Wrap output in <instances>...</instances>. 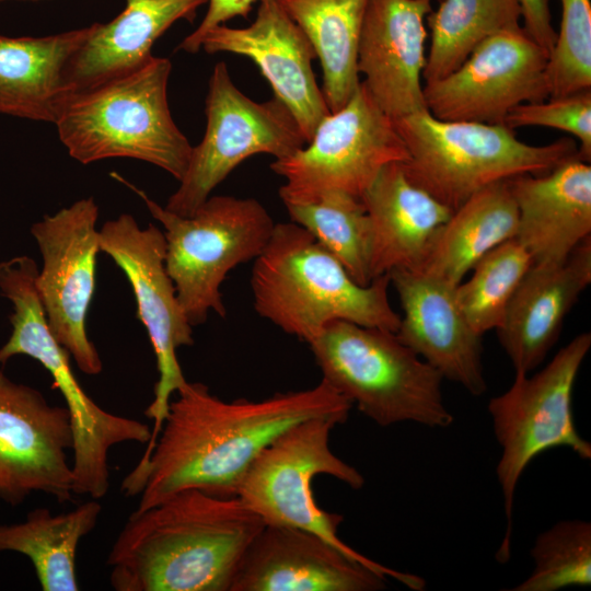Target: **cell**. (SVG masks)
<instances>
[{"label":"cell","mask_w":591,"mask_h":591,"mask_svg":"<svg viewBox=\"0 0 591 591\" xmlns=\"http://www.w3.org/2000/svg\"><path fill=\"white\" fill-rule=\"evenodd\" d=\"M352 404L326 381L302 391L276 393L260 401H223L200 382H186L169 413L142 468L121 483L125 496H139L146 510L188 488L236 497L257 455L293 425L325 417L343 424Z\"/></svg>","instance_id":"cell-1"},{"label":"cell","mask_w":591,"mask_h":591,"mask_svg":"<svg viewBox=\"0 0 591 591\" xmlns=\"http://www.w3.org/2000/svg\"><path fill=\"white\" fill-rule=\"evenodd\" d=\"M265 523L237 497L195 488L134 511L107 557L116 591H230Z\"/></svg>","instance_id":"cell-2"},{"label":"cell","mask_w":591,"mask_h":591,"mask_svg":"<svg viewBox=\"0 0 591 591\" xmlns=\"http://www.w3.org/2000/svg\"><path fill=\"white\" fill-rule=\"evenodd\" d=\"M256 313L286 334L312 341L334 321L396 333L401 315L389 300V274L357 283L345 267L301 225L275 223L253 260Z\"/></svg>","instance_id":"cell-3"},{"label":"cell","mask_w":591,"mask_h":591,"mask_svg":"<svg viewBox=\"0 0 591 591\" xmlns=\"http://www.w3.org/2000/svg\"><path fill=\"white\" fill-rule=\"evenodd\" d=\"M171 71L170 59L153 56L127 76L72 94L54 124L69 155L82 164L140 160L179 181L193 146L171 115Z\"/></svg>","instance_id":"cell-4"},{"label":"cell","mask_w":591,"mask_h":591,"mask_svg":"<svg viewBox=\"0 0 591 591\" xmlns=\"http://www.w3.org/2000/svg\"><path fill=\"white\" fill-rule=\"evenodd\" d=\"M393 121L408 152L406 176L452 211L495 183L547 173L579 150L568 137L534 146L505 125L442 120L427 109Z\"/></svg>","instance_id":"cell-5"},{"label":"cell","mask_w":591,"mask_h":591,"mask_svg":"<svg viewBox=\"0 0 591 591\" xmlns=\"http://www.w3.org/2000/svg\"><path fill=\"white\" fill-rule=\"evenodd\" d=\"M38 268L28 256L0 263V290L11 302L12 332L0 348V363L22 355L38 361L66 402L72 430L73 494L102 499L109 489L108 455L124 442L148 443L151 428L99 406L76 378L70 354L50 332L36 289Z\"/></svg>","instance_id":"cell-6"},{"label":"cell","mask_w":591,"mask_h":591,"mask_svg":"<svg viewBox=\"0 0 591 591\" xmlns=\"http://www.w3.org/2000/svg\"><path fill=\"white\" fill-rule=\"evenodd\" d=\"M309 346L322 380L379 426L453 424L442 396V375L395 333L334 321Z\"/></svg>","instance_id":"cell-7"},{"label":"cell","mask_w":591,"mask_h":591,"mask_svg":"<svg viewBox=\"0 0 591 591\" xmlns=\"http://www.w3.org/2000/svg\"><path fill=\"white\" fill-rule=\"evenodd\" d=\"M337 425L335 419L316 417L287 429L250 465L236 497L260 517L265 525L315 533L378 575L412 590H424V578L385 567L344 543L338 536L343 515L329 513L316 503L312 483L317 475L332 476L355 490L364 485L361 473L329 448V433Z\"/></svg>","instance_id":"cell-8"},{"label":"cell","mask_w":591,"mask_h":591,"mask_svg":"<svg viewBox=\"0 0 591 591\" xmlns=\"http://www.w3.org/2000/svg\"><path fill=\"white\" fill-rule=\"evenodd\" d=\"M164 228L165 268L192 326L210 312L225 317L220 287L236 266L254 260L268 243L275 222L254 198L210 196L190 216L169 211L118 174Z\"/></svg>","instance_id":"cell-9"},{"label":"cell","mask_w":591,"mask_h":591,"mask_svg":"<svg viewBox=\"0 0 591 591\" xmlns=\"http://www.w3.org/2000/svg\"><path fill=\"white\" fill-rule=\"evenodd\" d=\"M590 347L591 334H579L534 375L515 371L511 386L488 403L501 448L496 475L507 519L497 552L499 563L510 559L514 495L529 464L545 451L561 447L580 459H591V444L579 434L572 413L575 382Z\"/></svg>","instance_id":"cell-10"},{"label":"cell","mask_w":591,"mask_h":591,"mask_svg":"<svg viewBox=\"0 0 591 591\" xmlns=\"http://www.w3.org/2000/svg\"><path fill=\"white\" fill-rule=\"evenodd\" d=\"M407 160L393 118L360 81L347 104L329 113L303 148L275 159L270 169L286 181L279 188L283 205L304 204L329 192L361 199L384 166Z\"/></svg>","instance_id":"cell-11"},{"label":"cell","mask_w":591,"mask_h":591,"mask_svg":"<svg viewBox=\"0 0 591 591\" xmlns=\"http://www.w3.org/2000/svg\"><path fill=\"white\" fill-rule=\"evenodd\" d=\"M206 130L192 148L178 188L164 206L190 216L244 160L256 154L289 157L306 144L288 107L277 97L255 102L233 83L227 63L215 65L205 102Z\"/></svg>","instance_id":"cell-12"},{"label":"cell","mask_w":591,"mask_h":591,"mask_svg":"<svg viewBox=\"0 0 591 591\" xmlns=\"http://www.w3.org/2000/svg\"><path fill=\"white\" fill-rule=\"evenodd\" d=\"M100 248L125 274L132 289L137 315L152 345L159 379L153 399L143 414L153 421L151 438L139 463L144 464L169 413L172 396L187 382L176 350L194 344L193 326L165 268L163 232L149 224L142 229L129 213L106 221L100 230Z\"/></svg>","instance_id":"cell-13"},{"label":"cell","mask_w":591,"mask_h":591,"mask_svg":"<svg viewBox=\"0 0 591 591\" xmlns=\"http://www.w3.org/2000/svg\"><path fill=\"white\" fill-rule=\"evenodd\" d=\"M93 197L81 198L31 227L43 267L36 289L47 324L77 367L85 374L102 372L101 357L88 336L86 315L95 290L100 230Z\"/></svg>","instance_id":"cell-14"},{"label":"cell","mask_w":591,"mask_h":591,"mask_svg":"<svg viewBox=\"0 0 591 591\" xmlns=\"http://www.w3.org/2000/svg\"><path fill=\"white\" fill-rule=\"evenodd\" d=\"M548 56L523 26L497 33L448 76L424 83L426 108L442 120L503 125L515 106L549 96Z\"/></svg>","instance_id":"cell-15"},{"label":"cell","mask_w":591,"mask_h":591,"mask_svg":"<svg viewBox=\"0 0 591 591\" xmlns=\"http://www.w3.org/2000/svg\"><path fill=\"white\" fill-rule=\"evenodd\" d=\"M73 438L66 407L0 368V500L11 507L34 493L71 500Z\"/></svg>","instance_id":"cell-16"},{"label":"cell","mask_w":591,"mask_h":591,"mask_svg":"<svg viewBox=\"0 0 591 591\" xmlns=\"http://www.w3.org/2000/svg\"><path fill=\"white\" fill-rule=\"evenodd\" d=\"M258 1L251 25H217L202 36L200 49L250 58L270 83L275 97L291 112L308 143L331 113L312 69L315 50L279 0Z\"/></svg>","instance_id":"cell-17"},{"label":"cell","mask_w":591,"mask_h":591,"mask_svg":"<svg viewBox=\"0 0 591 591\" xmlns=\"http://www.w3.org/2000/svg\"><path fill=\"white\" fill-rule=\"evenodd\" d=\"M431 0H368L358 46L361 81L379 107L396 119L426 108V19Z\"/></svg>","instance_id":"cell-18"},{"label":"cell","mask_w":591,"mask_h":591,"mask_svg":"<svg viewBox=\"0 0 591 591\" xmlns=\"http://www.w3.org/2000/svg\"><path fill=\"white\" fill-rule=\"evenodd\" d=\"M389 276L403 310L397 338L443 379L483 395L487 383L482 336L460 311L456 286L415 269H394Z\"/></svg>","instance_id":"cell-19"},{"label":"cell","mask_w":591,"mask_h":591,"mask_svg":"<svg viewBox=\"0 0 591 591\" xmlns=\"http://www.w3.org/2000/svg\"><path fill=\"white\" fill-rule=\"evenodd\" d=\"M385 581L315 533L264 525L245 551L230 591H376Z\"/></svg>","instance_id":"cell-20"},{"label":"cell","mask_w":591,"mask_h":591,"mask_svg":"<svg viewBox=\"0 0 591 591\" xmlns=\"http://www.w3.org/2000/svg\"><path fill=\"white\" fill-rule=\"evenodd\" d=\"M518 208L515 237L534 265L565 262L591 235V165L573 157L547 173L507 181Z\"/></svg>","instance_id":"cell-21"},{"label":"cell","mask_w":591,"mask_h":591,"mask_svg":"<svg viewBox=\"0 0 591 591\" xmlns=\"http://www.w3.org/2000/svg\"><path fill=\"white\" fill-rule=\"evenodd\" d=\"M590 282L591 236L560 264L531 266L496 329L514 371L529 373L544 361Z\"/></svg>","instance_id":"cell-22"},{"label":"cell","mask_w":591,"mask_h":591,"mask_svg":"<svg viewBox=\"0 0 591 591\" xmlns=\"http://www.w3.org/2000/svg\"><path fill=\"white\" fill-rule=\"evenodd\" d=\"M370 222L372 280L414 269L452 210L413 184L402 162L384 166L361 197Z\"/></svg>","instance_id":"cell-23"},{"label":"cell","mask_w":591,"mask_h":591,"mask_svg":"<svg viewBox=\"0 0 591 591\" xmlns=\"http://www.w3.org/2000/svg\"><path fill=\"white\" fill-rule=\"evenodd\" d=\"M208 0H126L120 14L93 31L73 54L67 69L72 93L127 76L152 57L157 39L179 20L193 21Z\"/></svg>","instance_id":"cell-24"},{"label":"cell","mask_w":591,"mask_h":591,"mask_svg":"<svg viewBox=\"0 0 591 591\" xmlns=\"http://www.w3.org/2000/svg\"><path fill=\"white\" fill-rule=\"evenodd\" d=\"M93 24L54 35H0V114L55 124L73 94L66 69Z\"/></svg>","instance_id":"cell-25"},{"label":"cell","mask_w":591,"mask_h":591,"mask_svg":"<svg viewBox=\"0 0 591 591\" xmlns=\"http://www.w3.org/2000/svg\"><path fill=\"white\" fill-rule=\"evenodd\" d=\"M518 219L508 182L495 183L452 212L414 269L457 286L484 255L515 237Z\"/></svg>","instance_id":"cell-26"},{"label":"cell","mask_w":591,"mask_h":591,"mask_svg":"<svg viewBox=\"0 0 591 591\" xmlns=\"http://www.w3.org/2000/svg\"><path fill=\"white\" fill-rule=\"evenodd\" d=\"M101 512L93 498L57 514L35 508L22 522L0 524V553L26 556L43 591H78V546L96 526Z\"/></svg>","instance_id":"cell-27"},{"label":"cell","mask_w":591,"mask_h":591,"mask_svg":"<svg viewBox=\"0 0 591 591\" xmlns=\"http://www.w3.org/2000/svg\"><path fill=\"white\" fill-rule=\"evenodd\" d=\"M318 58L331 113L347 104L360 84L358 46L368 0H279Z\"/></svg>","instance_id":"cell-28"},{"label":"cell","mask_w":591,"mask_h":591,"mask_svg":"<svg viewBox=\"0 0 591 591\" xmlns=\"http://www.w3.org/2000/svg\"><path fill=\"white\" fill-rule=\"evenodd\" d=\"M426 21L430 47L425 83L448 76L488 37L521 26L518 0H439Z\"/></svg>","instance_id":"cell-29"},{"label":"cell","mask_w":591,"mask_h":591,"mask_svg":"<svg viewBox=\"0 0 591 591\" xmlns=\"http://www.w3.org/2000/svg\"><path fill=\"white\" fill-rule=\"evenodd\" d=\"M290 220L311 233L361 286L371 283L370 222L360 198L329 192L317 200L285 204Z\"/></svg>","instance_id":"cell-30"},{"label":"cell","mask_w":591,"mask_h":591,"mask_svg":"<svg viewBox=\"0 0 591 591\" xmlns=\"http://www.w3.org/2000/svg\"><path fill=\"white\" fill-rule=\"evenodd\" d=\"M532 265L525 247L511 239L484 255L472 268V277L456 286L457 306L477 335L501 325L515 289Z\"/></svg>","instance_id":"cell-31"},{"label":"cell","mask_w":591,"mask_h":591,"mask_svg":"<svg viewBox=\"0 0 591 591\" xmlns=\"http://www.w3.org/2000/svg\"><path fill=\"white\" fill-rule=\"evenodd\" d=\"M531 573L511 591H556L591 584V523L559 521L540 533L530 549Z\"/></svg>","instance_id":"cell-32"},{"label":"cell","mask_w":591,"mask_h":591,"mask_svg":"<svg viewBox=\"0 0 591 591\" xmlns=\"http://www.w3.org/2000/svg\"><path fill=\"white\" fill-rule=\"evenodd\" d=\"M560 27L548 56L549 96L591 89V0H559Z\"/></svg>","instance_id":"cell-33"},{"label":"cell","mask_w":591,"mask_h":591,"mask_svg":"<svg viewBox=\"0 0 591 591\" xmlns=\"http://www.w3.org/2000/svg\"><path fill=\"white\" fill-rule=\"evenodd\" d=\"M503 125L513 130L519 127L538 126L569 134L579 140V158L590 162L591 89L522 103L510 111Z\"/></svg>","instance_id":"cell-34"},{"label":"cell","mask_w":591,"mask_h":591,"mask_svg":"<svg viewBox=\"0 0 591 591\" xmlns=\"http://www.w3.org/2000/svg\"><path fill=\"white\" fill-rule=\"evenodd\" d=\"M258 0H208V10L198 27L186 36L179 45L182 50L197 53L200 50L202 36L217 25L225 24L235 16H246Z\"/></svg>","instance_id":"cell-35"},{"label":"cell","mask_w":591,"mask_h":591,"mask_svg":"<svg viewBox=\"0 0 591 591\" xmlns=\"http://www.w3.org/2000/svg\"><path fill=\"white\" fill-rule=\"evenodd\" d=\"M521 8L523 28L548 55L555 40L556 31L552 25L548 0H518Z\"/></svg>","instance_id":"cell-36"},{"label":"cell","mask_w":591,"mask_h":591,"mask_svg":"<svg viewBox=\"0 0 591 591\" xmlns=\"http://www.w3.org/2000/svg\"><path fill=\"white\" fill-rule=\"evenodd\" d=\"M0 1H4V0H0ZM28 1H40V0H28Z\"/></svg>","instance_id":"cell-37"}]
</instances>
